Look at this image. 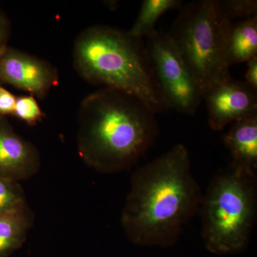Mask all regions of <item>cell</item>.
Returning <instances> with one entry per match:
<instances>
[{"mask_svg":"<svg viewBox=\"0 0 257 257\" xmlns=\"http://www.w3.org/2000/svg\"><path fill=\"white\" fill-rule=\"evenodd\" d=\"M202 196L188 150L177 144L134 172L121 214L125 234L137 246H173Z\"/></svg>","mask_w":257,"mask_h":257,"instance_id":"obj_1","label":"cell"},{"mask_svg":"<svg viewBox=\"0 0 257 257\" xmlns=\"http://www.w3.org/2000/svg\"><path fill=\"white\" fill-rule=\"evenodd\" d=\"M158 135L155 113L126 93L102 88L88 95L79 108V155L100 173L131 168Z\"/></svg>","mask_w":257,"mask_h":257,"instance_id":"obj_2","label":"cell"},{"mask_svg":"<svg viewBox=\"0 0 257 257\" xmlns=\"http://www.w3.org/2000/svg\"><path fill=\"white\" fill-rule=\"evenodd\" d=\"M73 62L87 82L130 94L155 114L167 109L143 39L106 25L89 27L74 42Z\"/></svg>","mask_w":257,"mask_h":257,"instance_id":"obj_3","label":"cell"},{"mask_svg":"<svg viewBox=\"0 0 257 257\" xmlns=\"http://www.w3.org/2000/svg\"><path fill=\"white\" fill-rule=\"evenodd\" d=\"M206 247L217 255L243 252L257 215L256 174L229 167L216 174L203 194L199 211Z\"/></svg>","mask_w":257,"mask_h":257,"instance_id":"obj_4","label":"cell"},{"mask_svg":"<svg viewBox=\"0 0 257 257\" xmlns=\"http://www.w3.org/2000/svg\"><path fill=\"white\" fill-rule=\"evenodd\" d=\"M225 20L218 0H198L182 5L169 36L202 92L229 77L225 64L223 44Z\"/></svg>","mask_w":257,"mask_h":257,"instance_id":"obj_5","label":"cell"},{"mask_svg":"<svg viewBox=\"0 0 257 257\" xmlns=\"http://www.w3.org/2000/svg\"><path fill=\"white\" fill-rule=\"evenodd\" d=\"M145 44L167 109L195 114L203 99L202 92L168 34L156 31L147 37Z\"/></svg>","mask_w":257,"mask_h":257,"instance_id":"obj_6","label":"cell"},{"mask_svg":"<svg viewBox=\"0 0 257 257\" xmlns=\"http://www.w3.org/2000/svg\"><path fill=\"white\" fill-rule=\"evenodd\" d=\"M57 68L47 61L8 47L0 55V84L43 99L59 83Z\"/></svg>","mask_w":257,"mask_h":257,"instance_id":"obj_7","label":"cell"},{"mask_svg":"<svg viewBox=\"0 0 257 257\" xmlns=\"http://www.w3.org/2000/svg\"><path fill=\"white\" fill-rule=\"evenodd\" d=\"M203 99L207 102L209 126L214 131L257 114L256 90L231 76L212 86Z\"/></svg>","mask_w":257,"mask_h":257,"instance_id":"obj_8","label":"cell"},{"mask_svg":"<svg viewBox=\"0 0 257 257\" xmlns=\"http://www.w3.org/2000/svg\"><path fill=\"white\" fill-rule=\"evenodd\" d=\"M38 149L16 133L7 116H0V179L20 182L41 167Z\"/></svg>","mask_w":257,"mask_h":257,"instance_id":"obj_9","label":"cell"},{"mask_svg":"<svg viewBox=\"0 0 257 257\" xmlns=\"http://www.w3.org/2000/svg\"><path fill=\"white\" fill-rule=\"evenodd\" d=\"M224 143L232 158L230 167L256 174L257 114L235 121L224 135Z\"/></svg>","mask_w":257,"mask_h":257,"instance_id":"obj_10","label":"cell"},{"mask_svg":"<svg viewBox=\"0 0 257 257\" xmlns=\"http://www.w3.org/2000/svg\"><path fill=\"white\" fill-rule=\"evenodd\" d=\"M223 53L228 68L257 57V16L226 22Z\"/></svg>","mask_w":257,"mask_h":257,"instance_id":"obj_11","label":"cell"},{"mask_svg":"<svg viewBox=\"0 0 257 257\" xmlns=\"http://www.w3.org/2000/svg\"><path fill=\"white\" fill-rule=\"evenodd\" d=\"M34 223L35 214L28 204L0 215V257H9L23 246Z\"/></svg>","mask_w":257,"mask_h":257,"instance_id":"obj_12","label":"cell"},{"mask_svg":"<svg viewBox=\"0 0 257 257\" xmlns=\"http://www.w3.org/2000/svg\"><path fill=\"white\" fill-rule=\"evenodd\" d=\"M182 5L181 0H144L138 18L128 32L138 38H147L157 31L155 25L162 15L171 10L180 9Z\"/></svg>","mask_w":257,"mask_h":257,"instance_id":"obj_13","label":"cell"},{"mask_svg":"<svg viewBox=\"0 0 257 257\" xmlns=\"http://www.w3.org/2000/svg\"><path fill=\"white\" fill-rule=\"evenodd\" d=\"M25 190L20 182L0 179V215L28 204Z\"/></svg>","mask_w":257,"mask_h":257,"instance_id":"obj_14","label":"cell"},{"mask_svg":"<svg viewBox=\"0 0 257 257\" xmlns=\"http://www.w3.org/2000/svg\"><path fill=\"white\" fill-rule=\"evenodd\" d=\"M218 5L221 17L227 21L257 16L256 0H218Z\"/></svg>","mask_w":257,"mask_h":257,"instance_id":"obj_15","label":"cell"},{"mask_svg":"<svg viewBox=\"0 0 257 257\" xmlns=\"http://www.w3.org/2000/svg\"><path fill=\"white\" fill-rule=\"evenodd\" d=\"M13 116L25 121L29 126H35L45 117L38 101L31 94L17 96Z\"/></svg>","mask_w":257,"mask_h":257,"instance_id":"obj_16","label":"cell"},{"mask_svg":"<svg viewBox=\"0 0 257 257\" xmlns=\"http://www.w3.org/2000/svg\"><path fill=\"white\" fill-rule=\"evenodd\" d=\"M16 98L17 96L0 84V116H13Z\"/></svg>","mask_w":257,"mask_h":257,"instance_id":"obj_17","label":"cell"},{"mask_svg":"<svg viewBox=\"0 0 257 257\" xmlns=\"http://www.w3.org/2000/svg\"><path fill=\"white\" fill-rule=\"evenodd\" d=\"M11 31V23L9 18L3 10L0 9V55L8 47Z\"/></svg>","mask_w":257,"mask_h":257,"instance_id":"obj_18","label":"cell"},{"mask_svg":"<svg viewBox=\"0 0 257 257\" xmlns=\"http://www.w3.org/2000/svg\"><path fill=\"white\" fill-rule=\"evenodd\" d=\"M247 70L245 75V82L249 87L257 90V57L253 58L252 60L247 62Z\"/></svg>","mask_w":257,"mask_h":257,"instance_id":"obj_19","label":"cell"}]
</instances>
